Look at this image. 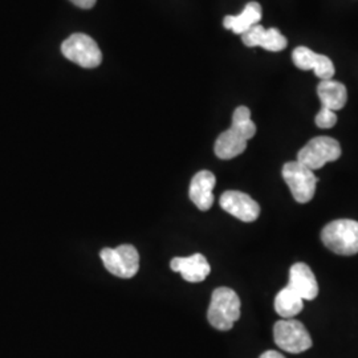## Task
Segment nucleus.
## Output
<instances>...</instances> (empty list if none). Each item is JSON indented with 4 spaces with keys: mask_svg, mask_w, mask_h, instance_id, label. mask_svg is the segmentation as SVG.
Returning <instances> with one entry per match:
<instances>
[{
    "mask_svg": "<svg viewBox=\"0 0 358 358\" xmlns=\"http://www.w3.org/2000/svg\"><path fill=\"white\" fill-rule=\"evenodd\" d=\"M241 317V299L227 287L217 288L207 312L208 322L217 331H230Z\"/></svg>",
    "mask_w": 358,
    "mask_h": 358,
    "instance_id": "obj_1",
    "label": "nucleus"
},
{
    "mask_svg": "<svg viewBox=\"0 0 358 358\" xmlns=\"http://www.w3.org/2000/svg\"><path fill=\"white\" fill-rule=\"evenodd\" d=\"M62 52L68 60L83 68H96L103 62L97 43L85 34H73L62 44Z\"/></svg>",
    "mask_w": 358,
    "mask_h": 358,
    "instance_id": "obj_6",
    "label": "nucleus"
},
{
    "mask_svg": "<svg viewBox=\"0 0 358 358\" xmlns=\"http://www.w3.org/2000/svg\"><path fill=\"white\" fill-rule=\"evenodd\" d=\"M259 358H285L282 356V353L276 352V350H267L264 352Z\"/></svg>",
    "mask_w": 358,
    "mask_h": 358,
    "instance_id": "obj_22",
    "label": "nucleus"
},
{
    "mask_svg": "<svg viewBox=\"0 0 358 358\" xmlns=\"http://www.w3.org/2000/svg\"><path fill=\"white\" fill-rule=\"evenodd\" d=\"M100 256L105 268L118 278L130 279L140 269L138 251L130 244H122L117 248H103Z\"/></svg>",
    "mask_w": 358,
    "mask_h": 358,
    "instance_id": "obj_7",
    "label": "nucleus"
},
{
    "mask_svg": "<svg viewBox=\"0 0 358 358\" xmlns=\"http://www.w3.org/2000/svg\"><path fill=\"white\" fill-rule=\"evenodd\" d=\"M316 125L321 129H331L337 124V115L336 112H333L331 109L327 108H321L320 112L315 118Z\"/></svg>",
    "mask_w": 358,
    "mask_h": 358,
    "instance_id": "obj_20",
    "label": "nucleus"
},
{
    "mask_svg": "<svg viewBox=\"0 0 358 358\" xmlns=\"http://www.w3.org/2000/svg\"><path fill=\"white\" fill-rule=\"evenodd\" d=\"M263 16L262 6L257 1H250L245 4L243 11L239 15H229L223 20V26L231 29L236 35H243L250 28L259 24Z\"/></svg>",
    "mask_w": 358,
    "mask_h": 358,
    "instance_id": "obj_13",
    "label": "nucleus"
},
{
    "mask_svg": "<svg viewBox=\"0 0 358 358\" xmlns=\"http://www.w3.org/2000/svg\"><path fill=\"white\" fill-rule=\"evenodd\" d=\"M282 176L296 202L308 203L312 201L319 179L310 169L304 166L299 161H292L282 166Z\"/></svg>",
    "mask_w": 358,
    "mask_h": 358,
    "instance_id": "obj_4",
    "label": "nucleus"
},
{
    "mask_svg": "<svg viewBox=\"0 0 358 358\" xmlns=\"http://www.w3.org/2000/svg\"><path fill=\"white\" fill-rule=\"evenodd\" d=\"M242 40L247 47H262L271 52H280L287 48V38L282 36L278 28L266 29L260 24L250 28L242 35Z\"/></svg>",
    "mask_w": 358,
    "mask_h": 358,
    "instance_id": "obj_9",
    "label": "nucleus"
},
{
    "mask_svg": "<svg viewBox=\"0 0 358 358\" xmlns=\"http://www.w3.org/2000/svg\"><path fill=\"white\" fill-rule=\"evenodd\" d=\"M341 157V146L332 137H315L297 154V161L312 171L319 170Z\"/></svg>",
    "mask_w": 358,
    "mask_h": 358,
    "instance_id": "obj_3",
    "label": "nucleus"
},
{
    "mask_svg": "<svg viewBox=\"0 0 358 358\" xmlns=\"http://www.w3.org/2000/svg\"><path fill=\"white\" fill-rule=\"evenodd\" d=\"M304 307V300L288 287L282 288L275 299V310L282 319H294Z\"/></svg>",
    "mask_w": 358,
    "mask_h": 358,
    "instance_id": "obj_16",
    "label": "nucleus"
},
{
    "mask_svg": "<svg viewBox=\"0 0 358 358\" xmlns=\"http://www.w3.org/2000/svg\"><path fill=\"white\" fill-rule=\"evenodd\" d=\"M273 338L276 345L288 353H303L312 348V337L307 328L294 319H282L273 327Z\"/></svg>",
    "mask_w": 358,
    "mask_h": 358,
    "instance_id": "obj_5",
    "label": "nucleus"
},
{
    "mask_svg": "<svg viewBox=\"0 0 358 358\" xmlns=\"http://www.w3.org/2000/svg\"><path fill=\"white\" fill-rule=\"evenodd\" d=\"M317 93L320 97L322 108L337 112L345 106L348 101V90L343 83L324 80L317 87Z\"/></svg>",
    "mask_w": 358,
    "mask_h": 358,
    "instance_id": "obj_14",
    "label": "nucleus"
},
{
    "mask_svg": "<svg viewBox=\"0 0 358 358\" xmlns=\"http://www.w3.org/2000/svg\"><path fill=\"white\" fill-rule=\"evenodd\" d=\"M171 269L179 272L189 282H201L210 275L211 267L202 254H194L189 257H174L170 263Z\"/></svg>",
    "mask_w": 358,
    "mask_h": 358,
    "instance_id": "obj_12",
    "label": "nucleus"
},
{
    "mask_svg": "<svg viewBox=\"0 0 358 358\" xmlns=\"http://www.w3.org/2000/svg\"><path fill=\"white\" fill-rule=\"evenodd\" d=\"M69 1H72L75 6L83 10H90L96 4V0H69Z\"/></svg>",
    "mask_w": 358,
    "mask_h": 358,
    "instance_id": "obj_21",
    "label": "nucleus"
},
{
    "mask_svg": "<svg viewBox=\"0 0 358 358\" xmlns=\"http://www.w3.org/2000/svg\"><path fill=\"white\" fill-rule=\"evenodd\" d=\"M215 183H217L215 176L208 170H202L192 177L189 195L192 203L201 211L210 210L214 203L213 190L215 187Z\"/></svg>",
    "mask_w": 358,
    "mask_h": 358,
    "instance_id": "obj_11",
    "label": "nucleus"
},
{
    "mask_svg": "<svg viewBox=\"0 0 358 358\" xmlns=\"http://www.w3.org/2000/svg\"><path fill=\"white\" fill-rule=\"evenodd\" d=\"M303 300H313L319 294V284L315 273L306 263H296L289 269V282L287 285Z\"/></svg>",
    "mask_w": 358,
    "mask_h": 358,
    "instance_id": "obj_10",
    "label": "nucleus"
},
{
    "mask_svg": "<svg viewBox=\"0 0 358 358\" xmlns=\"http://www.w3.org/2000/svg\"><path fill=\"white\" fill-rule=\"evenodd\" d=\"M220 207L231 214L232 217H238L239 220L251 223L255 222L260 215V206L252 199L250 195L242 192H226L220 196Z\"/></svg>",
    "mask_w": 358,
    "mask_h": 358,
    "instance_id": "obj_8",
    "label": "nucleus"
},
{
    "mask_svg": "<svg viewBox=\"0 0 358 358\" xmlns=\"http://www.w3.org/2000/svg\"><path fill=\"white\" fill-rule=\"evenodd\" d=\"M247 142L232 129L223 131L215 142V154L220 159H232L243 153L247 148Z\"/></svg>",
    "mask_w": 358,
    "mask_h": 358,
    "instance_id": "obj_15",
    "label": "nucleus"
},
{
    "mask_svg": "<svg viewBox=\"0 0 358 358\" xmlns=\"http://www.w3.org/2000/svg\"><path fill=\"white\" fill-rule=\"evenodd\" d=\"M319 53L309 50L307 47H297L292 52L294 64L301 71H313Z\"/></svg>",
    "mask_w": 358,
    "mask_h": 358,
    "instance_id": "obj_18",
    "label": "nucleus"
},
{
    "mask_svg": "<svg viewBox=\"0 0 358 358\" xmlns=\"http://www.w3.org/2000/svg\"><path fill=\"white\" fill-rule=\"evenodd\" d=\"M231 129L242 136L245 141L251 140L256 134V125L251 120V110L247 106H239L232 115Z\"/></svg>",
    "mask_w": 358,
    "mask_h": 358,
    "instance_id": "obj_17",
    "label": "nucleus"
},
{
    "mask_svg": "<svg viewBox=\"0 0 358 358\" xmlns=\"http://www.w3.org/2000/svg\"><path fill=\"white\" fill-rule=\"evenodd\" d=\"M321 241L337 255H356L358 254V222L352 219L333 220L321 231Z\"/></svg>",
    "mask_w": 358,
    "mask_h": 358,
    "instance_id": "obj_2",
    "label": "nucleus"
},
{
    "mask_svg": "<svg viewBox=\"0 0 358 358\" xmlns=\"http://www.w3.org/2000/svg\"><path fill=\"white\" fill-rule=\"evenodd\" d=\"M313 72H315L316 76L321 78V81H324V80H332L336 71H334V65H333L332 60L328 56L319 55L317 60H316V64H315V68H313Z\"/></svg>",
    "mask_w": 358,
    "mask_h": 358,
    "instance_id": "obj_19",
    "label": "nucleus"
}]
</instances>
